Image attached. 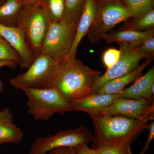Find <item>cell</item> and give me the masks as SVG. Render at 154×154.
<instances>
[{
	"instance_id": "cell-24",
	"label": "cell",
	"mask_w": 154,
	"mask_h": 154,
	"mask_svg": "<svg viewBox=\"0 0 154 154\" xmlns=\"http://www.w3.org/2000/svg\"><path fill=\"white\" fill-rule=\"evenodd\" d=\"M95 150L96 154H132L130 144L101 147Z\"/></svg>"
},
{
	"instance_id": "cell-19",
	"label": "cell",
	"mask_w": 154,
	"mask_h": 154,
	"mask_svg": "<svg viewBox=\"0 0 154 154\" xmlns=\"http://www.w3.org/2000/svg\"><path fill=\"white\" fill-rule=\"evenodd\" d=\"M154 27V11L153 9L148 13L133 19H128L119 28L120 30H132L143 31L153 29Z\"/></svg>"
},
{
	"instance_id": "cell-4",
	"label": "cell",
	"mask_w": 154,
	"mask_h": 154,
	"mask_svg": "<svg viewBox=\"0 0 154 154\" xmlns=\"http://www.w3.org/2000/svg\"><path fill=\"white\" fill-rule=\"evenodd\" d=\"M52 19L39 4L25 5L20 11L17 25L23 31L29 47L35 57L40 49Z\"/></svg>"
},
{
	"instance_id": "cell-27",
	"label": "cell",
	"mask_w": 154,
	"mask_h": 154,
	"mask_svg": "<svg viewBox=\"0 0 154 154\" xmlns=\"http://www.w3.org/2000/svg\"><path fill=\"white\" fill-rule=\"evenodd\" d=\"M146 129L148 131L149 134L147 139L145 145L144 146L143 149H142L139 154H145L146 152L148 150L149 148L150 144L151 143L154 138V122L149 124H147L146 126Z\"/></svg>"
},
{
	"instance_id": "cell-3",
	"label": "cell",
	"mask_w": 154,
	"mask_h": 154,
	"mask_svg": "<svg viewBox=\"0 0 154 154\" xmlns=\"http://www.w3.org/2000/svg\"><path fill=\"white\" fill-rule=\"evenodd\" d=\"M60 65L45 54H40L26 72L10 80V84L17 90L42 89L53 88Z\"/></svg>"
},
{
	"instance_id": "cell-22",
	"label": "cell",
	"mask_w": 154,
	"mask_h": 154,
	"mask_svg": "<svg viewBox=\"0 0 154 154\" xmlns=\"http://www.w3.org/2000/svg\"><path fill=\"white\" fill-rule=\"evenodd\" d=\"M86 0H65V9L62 20L67 22H78Z\"/></svg>"
},
{
	"instance_id": "cell-29",
	"label": "cell",
	"mask_w": 154,
	"mask_h": 154,
	"mask_svg": "<svg viewBox=\"0 0 154 154\" xmlns=\"http://www.w3.org/2000/svg\"><path fill=\"white\" fill-rule=\"evenodd\" d=\"M54 154H76V150L74 147H62L53 150Z\"/></svg>"
},
{
	"instance_id": "cell-31",
	"label": "cell",
	"mask_w": 154,
	"mask_h": 154,
	"mask_svg": "<svg viewBox=\"0 0 154 154\" xmlns=\"http://www.w3.org/2000/svg\"><path fill=\"white\" fill-rule=\"evenodd\" d=\"M4 2L5 0H2ZM26 5H30V4H39L40 0H22Z\"/></svg>"
},
{
	"instance_id": "cell-15",
	"label": "cell",
	"mask_w": 154,
	"mask_h": 154,
	"mask_svg": "<svg viewBox=\"0 0 154 154\" xmlns=\"http://www.w3.org/2000/svg\"><path fill=\"white\" fill-rule=\"evenodd\" d=\"M154 36V28L143 31L111 30L103 36L102 39L108 44L116 42L119 44L138 47L147 39Z\"/></svg>"
},
{
	"instance_id": "cell-13",
	"label": "cell",
	"mask_w": 154,
	"mask_h": 154,
	"mask_svg": "<svg viewBox=\"0 0 154 154\" xmlns=\"http://www.w3.org/2000/svg\"><path fill=\"white\" fill-rule=\"evenodd\" d=\"M154 66L135 81L130 87L120 93V98L133 99H145L154 103Z\"/></svg>"
},
{
	"instance_id": "cell-16",
	"label": "cell",
	"mask_w": 154,
	"mask_h": 154,
	"mask_svg": "<svg viewBox=\"0 0 154 154\" xmlns=\"http://www.w3.org/2000/svg\"><path fill=\"white\" fill-rule=\"evenodd\" d=\"M153 60V58L147 59L127 74L113 79L105 83L94 93L99 94H117L124 90L125 87L140 77L143 72Z\"/></svg>"
},
{
	"instance_id": "cell-8",
	"label": "cell",
	"mask_w": 154,
	"mask_h": 154,
	"mask_svg": "<svg viewBox=\"0 0 154 154\" xmlns=\"http://www.w3.org/2000/svg\"><path fill=\"white\" fill-rule=\"evenodd\" d=\"M94 135L85 126L62 130L55 134L36 139L32 144L29 154H45L62 147L76 148L93 141Z\"/></svg>"
},
{
	"instance_id": "cell-6",
	"label": "cell",
	"mask_w": 154,
	"mask_h": 154,
	"mask_svg": "<svg viewBox=\"0 0 154 154\" xmlns=\"http://www.w3.org/2000/svg\"><path fill=\"white\" fill-rule=\"evenodd\" d=\"M78 23L63 20L52 21L42 44L40 54L48 56L60 65L67 61Z\"/></svg>"
},
{
	"instance_id": "cell-11",
	"label": "cell",
	"mask_w": 154,
	"mask_h": 154,
	"mask_svg": "<svg viewBox=\"0 0 154 154\" xmlns=\"http://www.w3.org/2000/svg\"><path fill=\"white\" fill-rule=\"evenodd\" d=\"M0 35L18 53L20 67L28 69L36 57L29 48L22 30L17 26L8 27L0 25Z\"/></svg>"
},
{
	"instance_id": "cell-7",
	"label": "cell",
	"mask_w": 154,
	"mask_h": 154,
	"mask_svg": "<svg viewBox=\"0 0 154 154\" xmlns=\"http://www.w3.org/2000/svg\"><path fill=\"white\" fill-rule=\"evenodd\" d=\"M96 18L87 35L96 44L116 25L132 18L124 4L119 0H102L97 2Z\"/></svg>"
},
{
	"instance_id": "cell-25",
	"label": "cell",
	"mask_w": 154,
	"mask_h": 154,
	"mask_svg": "<svg viewBox=\"0 0 154 154\" xmlns=\"http://www.w3.org/2000/svg\"><path fill=\"white\" fill-rule=\"evenodd\" d=\"M120 50L113 48H107L103 53L102 61L107 70L113 66L120 56Z\"/></svg>"
},
{
	"instance_id": "cell-30",
	"label": "cell",
	"mask_w": 154,
	"mask_h": 154,
	"mask_svg": "<svg viewBox=\"0 0 154 154\" xmlns=\"http://www.w3.org/2000/svg\"><path fill=\"white\" fill-rule=\"evenodd\" d=\"M18 64H19L18 63L15 62L0 61V68L5 66L11 68H15Z\"/></svg>"
},
{
	"instance_id": "cell-28",
	"label": "cell",
	"mask_w": 154,
	"mask_h": 154,
	"mask_svg": "<svg viewBox=\"0 0 154 154\" xmlns=\"http://www.w3.org/2000/svg\"><path fill=\"white\" fill-rule=\"evenodd\" d=\"M75 148L76 154H96L95 149L91 148L88 145H83Z\"/></svg>"
},
{
	"instance_id": "cell-9",
	"label": "cell",
	"mask_w": 154,
	"mask_h": 154,
	"mask_svg": "<svg viewBox=\"0 0 154 154\" xmlns=\"http://www.w3.org/2000/svg\"><path fill=\"white\" fill-rule=\"evenodd\" d=\"M154 103L145 99L119 98L107 108L90 114L119 115L137 119L154 117Z\"/></svg>"
},
{
	"instance_id": "cell-18",
	"label": "cell",
	"mask_w": 154,
	"mask_h": 154,
	"mask_svg": "<svg viewBox=\"0 0 154 154\" xmlns=\"http://www.w3.org/2000/svg\"><path fill=\"white\" fill-rule=\"evenodd\" d=\"M25 5L22 0H5L0 5V25L17 26V17Z\"/></svg>"
},
{
	"instance_id": "cell-1",
	"label": "cell",
	"mask_w": 154,
	"mask_h": 154,
	"mask_svg": "<svg viewBox=\"0 0 154 154\" xmlns=\"http://www.w3.org/2000/svg\"><path fill=\"white\" fill-rule=\"evenodd\" d=\"M95 134L93 149L107 146L130 144L140 133L146 129L154 117L143 119L128 118L122 116L91 114Z\"/></svg>"
},
{
	"instance_id": "cell-34",
	"label": "cell",
	"mask_w": 154,
	"mask_h": 154,
	"mask_svg": "<svg viewBox=\"0 0 154 154\" xmlns=\"http://www.w3.org/2000/svg\"><path fill=\"white\" fill-rule=\"evenodd\" d=\"M3 2L2 1V0H0V5H1L2 4Z\"/></svg>"
},
{
	"instance_id": "cell-12",
	"label": "cell",
	"mask_w": 154,
	"mask_h": 154,
	"mask_svg": "<svg viewBox=\"0 0 154 154\" xmlns=\"http://www.w3.org/2000/svg\"><path fill=\"white\" fill-rule=\"evenodd\" d=\"M120 94L94 93L79 100L70 101L72 111H83L89 115L98 113L111 105Z\"/></svg>"
},
{
	"instance_id": "cell-21",
	"label": "cell",
	"mask_w": 154,
	"mask_h": 154,
	"mask_svg": "<svg viewBox=\"0 0 154 154\" xmlns=\"http://www.w3.org/2000/svg\"><path fill=\"white\" fill-rule=\"evenodd\" d=\"M39 4L47 12L52 21L62 20L65 9V0H40Z\"/></svg>"
},
{
	"instance_id": "cell-5",
	"label": "cell",
	"mask_w": 154,
	"mask_h": 154,
	"mask_svg": "<svg viewBox=\"0 0 154 154\" xmlns=\"http://www.w3.org/2000/svg\"><path fill=\"white\" fill-rule=\"evenodd\" d=\"M23 91L28 99V113L36 121H46L56 113L72 112L69 101L54 87Z\"/></svg>"
},
{
	"instance_id": "cell-32",
	"label": "cell",
	"mask_w": 154,
	"mask_h": 154,
	"mask_svg": "<svg viewBox=\"0 0 154 154\" xmlns=\"http://www.w3.org/2000/svg\"><path fill=\"white\" fill-rule=\"evenodd\" d=\"M3 89H4V85H3L2 81L0 80V94L2 93Z\"/></svg>"
},
{
	"instance_id": "cell-17",
	"label": "cell",
	"mask_w": 154,
	"mask_h": 154,
	"mask_svg": "<svg viewBox=\"0 0 154 154\" xmlns=\"http://www.w3.org/2000/svg\"><path fill=\"white\" fill-rule=\"evenodd\" d=\"M23 131L14 124L13 115L10 108L0 111V145L6 143H17L23 139Z\"/></svg>"
},
{
	"instance_id": "cell-26",
	"label": "cell",
	"mask_w": 154,
	"mask_h": 154,
	"mask_svg": "<svg viewBox=\"0 0 154 154\" xmlns=\"http://www.w3.org/2000/svg\"><path fill=\"white\" fill-rule=\"evenodd\" d=\"M138 52L144 58H153L154 55V37H152L143 42L137 47Z\"/></svg>"
},
{
	"instance_id": "cell-33",
	"label": "cell",
	"mask_w": 154,
	"mask_h": 154,
	"mask_svg": "<svg viewBox=\"0 0 154 154\" xmlns=\"http://www.w3.org/2000/svg\"><path fill=\"white\" fill-rule=\"evenodd\" d=\"M45 154H54V153L53 152L51 151V152H49L47 153H46Z\"/></svg>"
},
{
	"instance_id": "cell-20",
	"label": "cell",
	"mask_w": 154,
	"mask_h": 154,
	"mask_svg": "<svg viewBox=\"0 0 154 154\" xmlns=\"http://www.w3.org/2000/svg\"><path fill=\"white\" fill-rule=\"evenodd\" d=\"M132 18L140 17L153 10V0H123Z\"/></svg>"
},
{
	"instance_id": "cell-10",
	"label": "cell",
	"mask_w": 154,
	"mask_h": 154,
	"mask_svg": "<svg viewBox=\"0 0 154 154\" xmlns=\"http://www.w3.org/2000/svg\"><path fill=\"white\" fill-rule=\"evenodd\" d=\"M119 45L121 52L119 59L113 66L107 70L105 74L99 77L95 86L94 93L108 81L132 71L138 66L140 61L144 58L138 52L137 47L124 44Z\"/></svg>"
},
{
	"instance_id": "cell-14",
	"label": "cell",
	"mask_w": 154,
	"mask_h": 154,
	"mask_svg": "<svg viewBox=\"0 0 154 154\" xmlns=\"http://www.w3.org/2000/svg\"><path fill=\"white\" fill-rule=\"evenodd\" d=\"M97 11V0H86L82 12L78 21L74 41L68 60L75 58L79 45L82 38L87 35L94 22Z\"/></svg>"
},
{
	"instance_id": "cell-23",
	"label": "cell",
	"mask_w": 154,
	"mask_h": 154,
	"mask_svg": "<svg viewBox=\"0 0 154 154\" xmlns=\"http://www.w3.org/2000/svg\"><path fill=\"white\" fill-rule=\"evenodd\" d=\"M0 61H13L18 64L20 62V57L17 51L1 35Z\"/></svg>"
},
{
	"instance_id": "cell-2",
	"label": "cell",
	"mask_w": 154,
	"mask_h": 154,
	"mask_svg": "<svg viewBox=\"0 0 154 154\" xmlns=\"http://www.w3.org/2000/svg\"><path fill=\"white\" fill-rule=\"evenodd\" d=\"M101 74L75 58L60 65L54 87L69 102L79 100L94 93Z\"/></svg>"
}]
</instances>
